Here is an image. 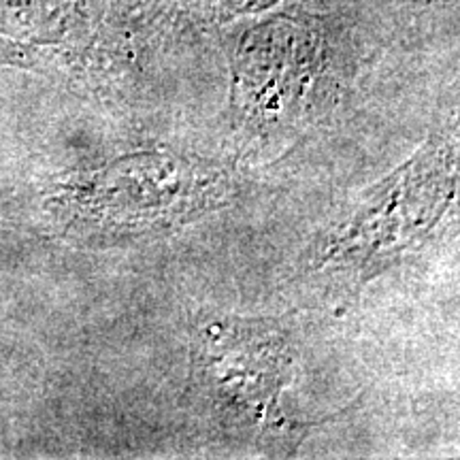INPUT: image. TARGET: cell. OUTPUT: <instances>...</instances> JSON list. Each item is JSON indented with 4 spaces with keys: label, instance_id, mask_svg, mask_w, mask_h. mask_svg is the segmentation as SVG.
<instances>
[{
    "label": "cell",
    "instance_id": "6da1fadb",
    "mask_svg": "<svg viewBox=\"0 0 460 460\" xmlns=\"http://www.w3.org/2000/svg\"><path fill=\"white\" fill-rule=\"evenodd\" d=\"M220 197L216 169L171 154H139L77 177L49 209L71 239L99 241L183 224Z\"/></svg>",
    "mask_w": 460,
    "mask_h": 460
},
{
    "label": "cell",
    "instance_id": "7a4b0ae2",
    "mask_svg": "<svg viewBox=\"0 0 460 460\" xmlns=\"http://www.w3.org/2000/svg\"><path fill=\"white\" fill-rule=\"evenodd\" d=\"M199 369L222 405L262 420L290 379V354L284 337L267 324L230 322L205 331Z\"/></svg>",
    "mask_w": 460,
    "mask_h": 460
}]
</instances>
